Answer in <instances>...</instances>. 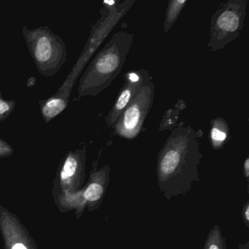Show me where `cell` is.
I'll list each match as a JSON object with an SVG mask.
<instances>
[{
  "instance_id": "cell-1",
  "label": "cell",
  "mask_w": 249,
  "mask_h": 249,
  "mask_svg": "<svg viewBox=\"0 0 249 249\" xmlns=\"http://www.w3.org/2000/svg\"><path fill=\"white\" fill-rule=\"evenodd\" d=\"M199 136L197 131L181 122L172 130L159 152L157 183L167 200L187 195L194 183L200 180Z\"/></svg>"
},
{
  "instance_id": "cell-2",
  "label": "cell",
  "mask_w": 249,
  "mask_h": 249,
  "mask_svg": "<svg viewBox=\"0 0 249 249\" xmlns=\"http://www.w3.org/2000/svg\"><path fill=\"white\" fill-rule=\"evenodd\" d=\"M133 42V34L124 30L115 33L83 73L78 97H95L110 87L122 71Z\"/></svg>"
},
{
  "instance_id": "cell-3",
  "label": "cell",
  "mask_w": 249,
  "mask_h": 249,
  "mask_svg": "<svg viewBox=\"0 0 249 249\" xmlns=\"http://www.w3.org/2000/svg\"><path fill=\"white\" fill-rule=\"evenodd\" d=\"M22 34L37 71L43 76H54L68 58L66 44L62 37L46 26L33 30L22 27Z\"/></svg>"
},
{
  "instance_id": "cell-4",
  "label": "cell",
  "mask_w": 249,
  "mask_h": 249,
  "mask_svg": "<svg viewBox=\"0 0 249 249\" xmlns=\"http://www.w3.org/2000/svg\"><path fill=\"white\" fill-rule=\"evenodd\" d=\"M248 0H230L211 17L208 47L215 52L240 36L244 26Z\"/></svg>"
},
{
  "instance_id": "cell-5",
  "label": "cell",
  "mask_w": 249,
  "mask_h": 249,
  "mask_svg": "<svg viewBox=\"0 0 249 249\" xmlns=\"http://www.w3.org/2000/svg\"><path fill=\"white\" fill-rule=\"evenodd\" d=\"M154 95L155 85L152 81L141 86L119 116L113 128L115 133L125 139L136 138L152 107Z\"/></svg>"
},
{
  "instance_id": "cell-6",
  "label": "cell",
  "mask_w": 249,
  "mask_h": 249,
  "mask_svg": "<svg viewBox=\"0 0 249 249\" xmlns=\"http://www.w3.org/2000/svg\"><path fill=\"white\" fill-rule=\"evenodd\" d=\"M148 71L145 69L129 71L124 75V84L113 107L106 117L107 126L113 128L121 113L133 98L140 87L148 81H152Z\"/></svg>"
},
{
  "instance_id": "cell-7",
  "label": "cell",
  "mask_w": 249,
  "mask_h": 249,
  "mask_svg": "<svg viewBox=\"0 0 249 249\" xmlns=\"http://www.w3.org/2000/svg\"><path fill=\"white\" fill-rule=\"evenodd\" d=\"M110 164L94 172L92 182L87 186L83 195L86 200L94 205L101 204L110 182Z\"/></svg>"
},
{
  "instance_id": "cell-8",
  "label": "cell",
  "mask_w": 249,
  "mask_h": 249,
  "mask_svg": "<svg viewBox=\"0 0 249 249\" xmlns=\"http://www.w3.org/2000/svg\"><path fill=\"white\" fill-rule=\"evenodd\" d=\"M69 97L65 94H57L46 100L39 101L40 113L46 123H49L56 116L62 113L68 106Z\"/></svg>"
},
{
  "instance_id": "cell-9",
  "label": "cell",
  "mask_w": 249,
  "mask_h": 249,
  "mask_svg": "<svg viewBox=\"0 0 249 249\" xmlns=\"http://www.w3.org/2000/svg\"><path fill=\"white\" fill-rule=\"evenodd\" d=\"M211 142L213 148L221 149L230 139V128L223 118L217 117L211 123Z\"/></svg>"
},
{
  "instance_id": "cell-10",
  "label": "cell",
  "mask_w": 249,
  "mask_h": 249,
  "mask_svg": "<svg viewBox=\"0 0 249 249\" xmlns=\"http://www.w3.org/2000/svg\"><path fill=\"white\" fill-rule=\"evenodd\" d=\"M187 0H171L169 1L166 11L164 21V33H167L171 30L173 26L181 14Z\"/></svg>"
},
{
  "instance_id": "cell-11",
  "label": "cell",
  "mask_w": 249,
  "mask_h": 249,
  "mask_svg": "<svg viewBox=\"0 0 249 249\" xmlns=\"http://www.w3.org/2000/svg\"><path fill=\"white\" fill-rule=\"evenodd\" d=\"M203 249H227V242L219 226L215 224L210 229L204 243Z\"/></svg>"
},
{
  "instance_id": "cell-12",
  "label": "cell",
  "mask_w": 249,
  "mask_h": 249,
  "mask_svg": "<svg viewBox=\"0 0 249 249\" xmlns=\"http://www.w3.org/2000/svg\"><path fill=\"white\" fill-rule=\"evenodd\" d=\"M186 107V103L183 100H178L174 108L170 109L166 112L160 124V130L163 131L165 129L173 130L177 126L178 119L180 114V110Z\"/></svg>"
},
{
  "instance_id": "cell-13",
  "label": "cell",
  "mask_w": 249,
  "mask_h": 249,
  "mask_svg": "<svg viewBox=\"0 0 249 249\" xmlns=\"http://www.w3.org/2000/svg\"><path fill=\"white\" fill-rule=\"evenodd\" d=\"M17 101L15 100H5L0 91V122L6 120L15 110Z\"/></svg>"
},
{
  "instance_id": "cell-14",
  "label": "cell",
  "mask_w": 249,
  "mask_h": 249,
  "mask_svg": "<svg viewBox=\"0 0 249 249\" xmlns=\"http://www.w3.org/2000/svg\"><path fill=\"white\" fill-rule=\"evenodd\" d=\"M12 153L13 148L11 145L6 141L0 138V157L11 155Z\"/></svg>"
},
{
  "instance_id": "cell-15",
  "label": "cell",
  "mask_w": 249,
  "mask_h": 249,
  "mask_svg": "<svg viewBox=\"0 0 249 249\" xmlns=\"http://www.w3.org/2000/svg\"><path fill=\"white\" fill-rule=\"evenodd\" d=\"M242 218L245 225L249 228V201L245 203L242 209Z\"/></svg>"
},
{
  "instance_id": "cell-16",
  "label": "cell",
  "mask_w": 249,
  "mask_h": 249,
  "mask_svg": "<svg viewBox=\"0 0 249 249\" xmlns=\"http://www.w3.org/2000/svg\"><path fill=\"white\" fill-rule=\"evenodd\" d=\"M243 171H244L245 177L249 182V158L246 157L244 163H243Z\"/></svg>"
},
{
  "instance_id": "cell-17",
  "label": "cell",
  "mask_w": 249,
  "mask_h": 249,
  "mask_svg": "<svg viewBox=\"0 0 249 249\" xmlns=\"http://www.w3.org/2000/svg\"><path fill=\"white\" fill-rule=\"evenodd\" d=\"M237 249H249V241L246 242L244 244L240 243V244L238 245Z\"/></svg>"
},
{
  "instance_id": "cell-18",
  "label": "cell",
  "mask_w": 249,
  "mask_h": 249,
  "mask_svg": "<svg viewBox=\"0 0 249 249\" xmlns=\"http://www.w3.org/2000/svg\"><path fill=\"white\" fill-rule=\"evenodd\" d=\"M12 249H27V247H26L24 245H23L22 243H17V244L14 245L13 246Z\"/></svg>"
}]
</instances>
